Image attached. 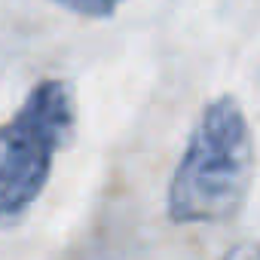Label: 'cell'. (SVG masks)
<instances>
[{
  "mask_svg": "<svg viewBox=\"0 0 260 260\" xmlns=\"http://www.w3.org/2000/svg\"><path fill=\"white\" fill-rule=\"evenodd\" d=\"M254 147L245 113L223 95L202 110L169 187L175 223H217L233 217L251 187Z\"/></svg>",
  "mask_w": 260,
  "mask_h": 260,
  "instance_id": "cell-1",
  "label": "cell"
},
{
  "mask_svg": "<svg viewBox=\"0 0 260 260\" xmlns=\"http://www.w3.org/2000/svg\"><path fill=\"white\" fill-rule=\"evenodd\" d=\"M77 125L74 89L64 80H40L22 107L0 125V223H16L40 199L55 156Z\"/></svg>",
  "mask_w": 260,
  "mask_h": 260,
  "instance_id": "cell-2",
  "label": "cell"
},
{
  "mask_svg": "<svg viewBox=\"0 0 260 260\" xmlns=\"http://www.w3.org/2000/svg\"><path fill=\"white\" fill-rule=\"evenodd\" d=\"M58 7L77 13V16H89V19H104V16H113L125 0H55Z\"/></svg>",
  "mask_w": 260,
  "mask_h": 260,
  "instance_id": "cell-3",
  "label": "cell"
},
{
  "mask_svg": "<svg viewBox=\"0 0 260 260\" xmlns=\"http://www.w3.org/2000/svg\"><path fill=\"white\" fill-rule=\"evenodd\" d=\"M226 260H260V245H251V248H239V251H233Z\"/></svg>",
  "mask_w": 260,
  "mask_h": 260,
  "instance_id": "cell-4",
  "label": "cell"
}]
</instances>
